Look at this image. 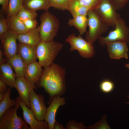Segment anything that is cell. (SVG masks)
<instances>
[{
	"mask_svg": "<svg viewBox=\"0 0 129 129\" xmlns=\"http://www.w3.org/2000/svg\"><path fill=\"white\" fill-rule=\"evenodd\" d=\"M113 7L117 11L122 9L129 0H110Z\"/></svg>",
	"mask_w": 129,
	"mask_h": 129,
	"instance_id": "32",
	"label": "cell"
},
{
	"mask_svg": "<svg viewBox=\"0 0 129 129\" xmlns=\"http://www.w3.org/2000/svg\"><path fill=\"white\" fill-rule=\"evenodd\" d=\"M39 18L40 24L38 27L41 41L53 40L59 28L58 19L48 11L41 14Z\"/></svg>",
	"mask_w": 129,
	"mask_h": 129,
	"instance_id": "3",
	"label": "cell"
},
{
	"mask_svg": "<svg viewBox=\"0 0 129 129\" xmlns=\"http://www.w3.org/2000/svg\"><path fill=\"white\" fill-rule=\"evenodd\" d=\"M6 17L8 30L17 34H23L29 31L25 27L23 21L19 19L16 14Z\"/></svg>",
	"mask_w": 129,
	"mask_h": 129,
	"instance_id": "19",
	"label": "cell"
},
{
	"mask_svg": "<svg viewBox=\"0 0 129 129\" xmlns=\"http://www.w3.org/2000/svg\"><path fill=\"white\" fill-rule=\"evenodd\" d=\"M65 42L70 44V51H77L82 57L89 58L94 55L95 49L93 45L83 38L80 35L76 36L74 33L71 34L66 38Z\"/></svg>",
	"mask_w": 129,
	"mask_h": 129,
	"instance_id": "7",
	"label": "cell"
},
{
	"mask_svg": "<svg viewBox=\"0 0 129 129\" xmlns=\"http://www.w3.org/2000/svg\"><path fill=\"white\" fill-rule=\"evenodd\" d=\"M127 98H129V94L127 96Z\"/></svg>",
	"mask_w": 129,
	"mask_h": 129,
	"instance_id": "41",
	"label": "cell"
},
{
	"mask_svg": "<svg viewBox=\"0 0 129 129\" xmlns=\"http://www.w3.org/2000/svg\"><path fill=\"white\" fill-rule=\"evenodd\" d=\"M16 101V104L15 108L8 109L0 118V129H30L22 117L18 116L17 111L20 106Z\"/></svg>",
	"mask_w": 129,
	"mask_h": 129,
	"instance_id": "5",
	"label": "cell"
},
{
	"mask_svg": "<svg viewBox=\"0 0 129 129\" xmlns=\"http://www.w3.org/2000/svg\"><path fill=\"white\" fill-rule=\"evenodd\" d=\"M42 67L36 61L27 65L24 77L28 81L36 85L41 76L43 71Z\"/></svg>",
	"mask_w": 129,
	"mask_h": 129,
	"instance_id": "16",
	"label": "cell"
},
{
	"mask_svg": "<svg viewBox=\"0 0 129 129\" xmlns=\"http://www.w3.org/2000/svg\"><path fill=\"white\" fill-rule=\"evenodd\" d=\"M7 62L14 70L17 77H24L27 65L17 54L8 59Z\"/></svg>",
	"mask_w": 129,
	"mask_h": 129,
	"instance_id": "20",
	"label": "cell"
},
{
	"mask_svg": "<svg viewBox=\"0 0 129 129\" xmlns=\"http://www.w3.org/2000/svg\"><path fill=\"white\" fill-rule=\"evenodd\" d=\"M17 34L8 30L0 37L5 55L8 59L17 54Z\"/></svg>",
	"mask_w": 129,
	"mask_h": 129,
	"instance_id": "11",
	"label": "cell"
},
{
	"mask_svg": "<svg viewBox=\"0 0 129 129\" xmlns=\"http://www.w3.org/2000/svg\"><path fill=\"white\" fill-rule=\"evenodd\" d=\"M24 0H9L6 17L16 15L22 6Z\"/></svg>",
	"mask_w": 129,
	"mask_h": 129,
	"instance_id": "25",
	"label": "cell"
},
{
	"mask_svg": "<svg viewBox=\"0 0 129 129\" xmlns=\"http://www.w3.org/2000/svg\"><path fill=\"white\" fill-rule=\"evenodd\" d=\"M65 100L64 98L60 96L55 97L52 100L49 106L47 108L44 120L48 123L49 129H53L57 110L60 106L65 105Z\"/></svg>",
	"mask_w": 129,
	"mask_h": 129,
	"instance_id": "14",
	"label": "cell"
},
{
	"mask_svg": "<svg viewBox=\"0 0 129 129\" xmlns=\"http://www.w3.org/2000/svg\"><path fill=\"white\" fill-rule=\"evenodd\" d=\"M99 87L100 90L103 92L108 93L111 92L114 90V85L111 81L105 79L100 82Z\"/></svg>",
	"mask_w": 129,
	"mask_h": 129,
	"instance_id": "28",
	"label": "cell"
},
{
	"mask_svg": "<svg viewBox=\"0 0 129 129\" xmlns=\"http://www.w3.org/2000/svg\"><path fill=\"white\" fill-rule=\"evenodd\" d=\"M15 100L22 109L23 119L30 126V129H49L48 122L45 120L38 121L31 109L27 106L19 97H16Z\"/></svg>",
	"mask_w": 129,
	"mask_h": 129,
	"instance_id": "10",
	"label": "cell"
},
{
	"mask_svg": "<svg viewBox=\"0 0 129 129\" xmlns=\"http://www.w3.org/2000/svg\"><path fill=\"white\" fill-rule=\"evenodd\" d=\"M17 40L20 43L36 46L41 41L38 27L25 33L18 34Z\"/></svg>",
	"mask_w": 129,
	"mask_h": 129,
	"instance_id": "18",
	"label": "cell"
},
{
	"mask_svg": "<svg viewBox=\"0 0 129 129\" xmlns=\"http://www.w3.org/2000/svg\"><path fill=\"white\" fill-rule=\"evenodd\" d=\"M68 11L73 17L78 15L87 16L90 9L89 8L81 4L78 0H70L68 2Z\"/></svg>",
	"mask_w": 129,
	"mask_h": 129,
	"instance_id": "23",
	"label": "cell"
},
{
	"mask_svg": "<svg viewBox=\"0 0 129 129\" xmlns=\"http://www.w3.org/2000/svg\"><path fill=\"white\" fill-rule=\"evenodd\" d=\"M125 66L126 68H129V63L126 64Z\"/></svg>",
	"mask_w": 129,
	"mask_h": 129,
	"instance_id": "39",
	"label": "cell"
},
{
	"mask_svg": "<svg viewBox=\"0 0 129 129\" xmlns=\"http://www.w3.org/2000/svg\"><path fill=\"white\" fill-rule=\"evenodd\" d=\"M87 16L89 29L86 32V40L93 45L102 34L107 31L108 26L93 10L89 11Z\"/></svg>",
	"mask_w": 129,
	"mask_h": 129,
	"instance_id": "4",
	"label": "cell"
},
{
	"mask_svg": "<svg viewBox=\"0 0 129 129\" xmlns=\"http://www.w3.org/2000/svg\"><path fill=\"white\" fill-rule=\"evenodd\" d=\"M14 87L17 90L20 99L28 107L30 108V95L32 89L36 88V85L26 80L24 77H16Z\"/></svg>",
	"mask_w": 129,
	"mask_h": 129,
	"instance_id": "12",
	"label": "cell"
},
{
	"mask_svg": "<svg viewBox=\"0 0 129 129\" xmlns=\"http://www.w3.org/2000/svg\"><path fill=\"white\" fill-rule=\"evenodd\" d=\"M5 15L1 9L0 12V37L8 31V28Z\"/></svg>",
	"mask_w": 129,
	"mask_h": 129,
	"instance_id": "30",
	"label": "cell"
},
{
	"mask_svg": "<svg viewBox=\"0 0 129 129\" xmlns=\"http://www.w3.org/2000/svg\"><path fill=\"white\" fill-rule=\"evenodd\" d=\"M93 10L108 27L115 28L121 18L110 0H102L98 7Z\"/></svg>",
	"mask_w": 129,
	"mask_h": 129,
	"instance_id": "8",
	"label": "cell"
},
{
	"mask_svg": "<svg viewBox=\"0 0 129 129\" xmlns=\"http://www.w3.org/2000/svg\"><path fill=\"white\" fill-rule=\"evenodd\" d=\"M36 46L20 43L17 44V54L26 65L36 61L37 59Z\"/></svg>",
	"mask_w": 129,
	"mask_h": 129,
	"instance_id": "15",
	"label": "cell"
},
{
	"mask_svg": "<svg viewBox=\"0 0 129 129\" xmlns=\"http://www.w3.org/2000/svg\"><path fill=\"white\" fill-rule=\"evenodd\" d=\"M9 0H0V4L2 5L1 10L6 15Z\"/></svg>",
	"mask_w": 129,
	"mask_h": 129,
	"instance_id": "34",
	"label": "cell"
},
{
	"mask_svg": "<svg viewBox=\"0 0 129 129\" xmlns=\"http://www.w3.org/2000/svg\"><path fill=\"white\" fill-rule=\"evenodd\" d=\"M66 128L61 124L59 123L56 120L55 121L53 125V129H65Z\"/></svg>",
	"mask_w": 129,
	"mask_h": 129,
	"instance_id": "36",
	"label": "cell"
},
{
	"mask_svg": "<svg viewBox=\"0 0 129 129\" xmlns=\"http://www.w3.org/2000/svg\"><path fill=\"white\" fill-rule=\"evenodd\" d=\"M17 17L22 21L29 19H35L37 14L36 12L27 9L22 5L16 14Z\"/></svg>",
	"mask_w": 129,
	"mask_h": 129,
	"instance_id": "26",
	"label": "cell"
},
{
	"mask_svg": "<svg viewBox=\"0 0 129 129\" xmlns=\"http://www.w3.org/2000/svg\"><path fill=\"white\" fill-rule=\"evenodd\" d=\"M11 89L9 87L4 99L0 102V118L6 110L11 108L15 106L16 105V100L11 99L10 98Z\"/></svg>",
	"mask_w": 129,
	"mask_h": 129,
	"instance_id": "24",
	"label": "cell"
},
{
	"mask_svg": "<svg viewBox=\"0 0 129 129\" xmlns=\"http://www.w3.org/2000/svg\"><path fill=\"white\" fill-rule=\"evenodd\" d=\"M9 87L6 84L0 79V92L5 93Z\"/></svg>",
	"mask_w": 129,
	"mask_h": 129,
	"instance_id": "35",
	"label": "cell"
},
{
	"mask_svg": "<svg viewBox=\"0 0 129 129\" xmlns=\"http://www.w3.org/2000/svg\"><path fill=\"white\" fill-rule=\"evenodd\" d=\"M125 103L129 104V102H124Z\"/></svg>",
	"mask_w": 129,
	"mask_h": 129,
	"instance_id": "40",
	"label": "cell"
},
{
	"mask_svg": "<svg viewBox=\"0 0 129 129\" xmlns=\"http://www.w3.org/2000/svg\"><path fill=\"white\" fill-rule=\"evenodd\" d=\"M5 55L4 53L1 49H0V64H1L5 62H7L8 59L4 58L3 57Z\"/></svg>",
	"mask_w": 129,
	"mask_h": 129,
	"instance_id": "37",
	"label": "cell"
},
{
	"mask_svg": "<svg viewBox=\"0 0 129 129\" xmlns=\"http://www.w3.org/2000/svg\"><path fill=\"white\" fill-rule=\"evenodd\" d=\"M23 22L26 27L29 30L36 28L38 24L35 19H28Z\"/></svg>",
	"mask_w": 129,
	"mask_h": 129,
	"instance_id": "33",
	"label": "cell"
},
{
	"mask_svg": "<svg viewBox=\"0 0 129 129\" xmlns=\"http://www.w3.org/2000/svg\"><path fill=\"white\" fill-rule=\"evenodd\" d=\"M66 0V1H67V2H68L70 1V0Z\"/></svg>",
	"mask_w": 129,
	"mask_h": 129,
	"instance_id": "42",
	"label": "cell"
},
{
	"mask_svg": "<svg viewBox=\"0 0 129 129\" xmlns=\"http://www.w3.org/2000/svg\"><path fill=\"white\" fill-rule=\"evenodd\" d=\"M50 7L62 11L68 10V2L65 0H48Z\"/></svg>",
	"mask_w": 129,
	"mask_h": 129,
	"instance_id": "27",
	"label": "cell"
},
{
	"mask_svg": "<svg viewBox=\"0 0 129 129\" xmlns=\"http://www.w3.org/2000/svg\"><path fill=\"white\" fill-rule=\"evenodd\" d=\"M114 28L107 36H101L99 38V44L103 47L107 43L115 41H123L129 44V27L124 20L120 18L116 23Z\"/></svg>",
	"mask_w": 129,
	"mask_h": 129,
	"instance_id": "6",
	"label": "cell"
},
{
	"mask_svg": "<svg viewBox=\"0 0 129 129\" xmlns=\"http://www.w3.org/2000/svg\"><path fill=\"white\" fill-rule=\"evenodd\" d=\"M88 21L87 16L80 15L70 19L68 24L70 26H73L76 28L79 32V35H81L86 32Z\"/></svg>",
	"mask_w": 129,
	"mask_h": 129,
	"instance_id": "22",
	"label": "cell"
},
{
	"mask_svg": "<svg viewBox=\"0 0 129 129\" xmlns=\"http://www.w3.org/2000/svg\"><path fill=\"white\" fill-rule=\"evenodd\" d=\"M63 45L53 40L41 42L36 46V53L38 62L44 68L50 65L62 48Z\"/></svg>",
	"mask_w": 129,
	"mask_h": 129,
	"instance_id": "2",
	"label": "cell"
},
{
	"mask_svg": "<svg viewBox=\"0 0 129 129\" xmlns=\"http://www.w3.org/2000/svg\"><path fill=\"white\" fill-rule=\"evenodd\" d=\"M83 123L82 122H77L74 120L69 121L66 126V129H86Z\"/></svg>",
	"mask_w": 129,
	"mask_h": 129,
	"instance_id": "31",
	"label": "cell"
},
{
	"mask_svg": "<svg viewBox=\"0 0 129 129\" xmlns=\"http://www.w3.org/2000/svg\"><path fill=\"white\" fill-rule=\"evenodd\" d=\"M12 69L7 62L0 64V79L11 88L14 87L17 77Z\"/></svg>",
	"mask_w": 129,
	"mask_h": 129,
	"instance_id": "17",
	"label": "cell"
},
{
	"mask_svg": "<svg viewBox=\"0 0 129 129\" xmlns=\"http://www.w3.org/2000/svg\"><path fill=\"white\" fill-rule=\"evenodd\" d=\"M22 5L35 12L38 10L47 11L50 7L48 0H24Z\"/></svg>",
	"mask_w": 129,
	"mask_h": 129,
	"instance_id": "21",
	"label": "cell"
},
{
	"mask_svg": "<svg viewBox=\"0 0 129 129\" xmlns=\"http://www.w3.org/2000/svg\"><path fill=\"white\" fill-rule=\"evenodd\" d=\"M29 101L30 109L37 119L39 121L44 120L47 108L43 96L36 93L32 89L30 93Z\"/></svg>",
	"mask_w": 129,
	"mask_h": 129,
	"instance_id": "9",
	"label": "cell"
},
{
	"mask_svg": "<svg viewBox=\"0 0 129 129\" xmlns=\"http://www.w3.org/2000/svg\"><path fill=\"white\" fill-rule=\"evenodd\" d=\"M65 70L59 65L53 63L44 68L36 88H43L48 94L50 104L54 97L64 93L66 90Z\"/></svg>",
	"mask_w": 129,
	"mask_h": 129,
	"instance_id": "1",
	"label": "cell"
},
{
	"mask_svg": "<svg viewBox=\"0 0 129 129\" xmlns=\"http://www.w3.org/2000/svg\"><path fill=\"white\" fill-rule=\"evenodd\" d=\"M127 43L124 42L115 41L107 43L106 46L109 56L112 59L119 60L128 59Z\"/></svg>",
	"mask_w": 129,
	"mask_h": 129,
	"instance_id": "13",
	"label": "cell"
},
{
	"mask_svg": "<svg viewBox=\"0 0 129 129\" xmlns=\"http://www.w3.org/2000/svg\"><path fill=\"white\" fill-rule=\"evenodd\" d=\"M83 5L94 10L99 6L102 0H78Z\"/></svg>",
	"mask_w": 129,
	"mask_h": 129,
	"instance_id": "29",
	"label": "cell"
},
{
	"mask_svg": "<svg viewBox=\"0 0 129 129\" xmlns=\"http://www.w3.org/2000/svg\"><path fill=\"white\" fill-rule=\"evenodd\" d=\"M5 93L0 92V102L1 101L4 99Z\"/></svg>",
	"mask_w": 129,
	"mask_h": 129,
	"instance_id": "38",
	"label": "cell"
}]
</instances>
